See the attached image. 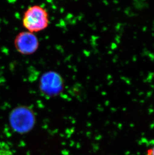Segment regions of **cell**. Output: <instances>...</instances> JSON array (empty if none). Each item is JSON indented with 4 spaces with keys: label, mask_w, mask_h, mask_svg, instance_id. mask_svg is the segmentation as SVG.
I'll return each instance as SVG.
<instances>
[{
    "label": "cell",
    "mask_w": 154,
    "mask_h": 155,
    "mask_svg": "<svg viewBox=\"0 0 154 155\" xmlns=\"http://www.w3.org/2000/svg\"><path fill=\"white\" fill-rule=\"evenodd\" d=\"M15 48L22 55H30L35 53L39 47V41L35 33L22 31L16 36L14 41Z\"/></svg>",
    "instance_id": "3"
},
{
    "label": "cell",
    "mask_w": 154,
    "mask_h": 155,
    "mask_svg": "<svg viewBox=\"0 0 154 155\" xmlns=\"http://www.w3.org/2000/svg\"><path fill=\"white\" fill-rule=\"evenodd\" d=\"M147 155H154V146L148 150Z\"/></svg>",
    "instance_id": "5"
},
{
    "label": "cell",
    "mask_w": 154,
    "mask_h": 155,
    "mask_svg": "<svg viewBox=\"0 0 154 155\" xmlns=\"http://www.w3.org/2000/svg\"><path fill=\"white\" fill-rule=\"evenodd\" d=\"M47 11L39 5L30 6L24 13L22 24L26 31L35 33L46 29L49 25Z\"/></svg>",
    "instance_id": "2"
},
{
    "label": "cell",
    "mask_w": 154,
    "mask_h": 155,
    "mask_svg": "<svg viewBox=\"0 0 154 155\" xmlns=\"http://www.w3.org/2000/svg\"><path fill=\"white\" fill-rule=\"evenodd\" d=\"M9 120L12 130L19 134L31 132L36 123L33 111L26 106H19L14 108L9 114Z\"/></svg>",
    "instance_id": "1"
},
{
    "label": "cell",
    "mask_w": 154,
    "mask_h": 155,
    "mask_svg": "<svg viewBox=\"0 0 154 155\" xmlns=\"http://www.w3.org/2000/svg\"><path fill=\"white\" fill-rule=\"evenodd\" d=\"M40 84L45 94L53 96L60 93L63 88V81L57 73L49 72L42 76Z\"/></svg>",
    "instance_id": "4"
}]
</instances>
